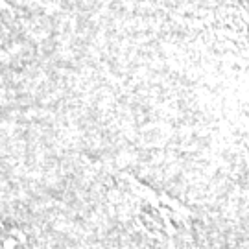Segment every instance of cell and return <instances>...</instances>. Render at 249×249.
I'll use <instances>...</instances> for the list:
<instances>
[{
    "mask_svg": "<svg viewBox=\"0 0 249 249\" xmlns=\"http://www.w3.org/2000/svg\"><path fill=\"white\" fill-rule=\"evenodd\" d=\"M125 205L137 222L162 234H174L178 229L187 227L190 220V213L185 205L172 201L168 197L159 201L157 194L146 190V187L133 188Z\"/></svg>",
    "mask_w": 249,
    "mask_h": 249,
    "instance_id": "6da1fadb",
    "label": "cell"
}]
</instances>
